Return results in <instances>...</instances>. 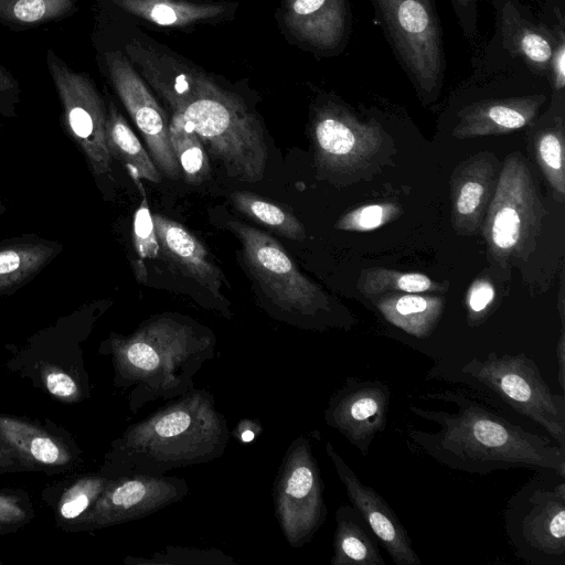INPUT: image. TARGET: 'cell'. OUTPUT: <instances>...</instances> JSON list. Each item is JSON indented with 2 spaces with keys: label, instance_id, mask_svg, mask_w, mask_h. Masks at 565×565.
<instances>
[{
  "label": "cell",
  "instance_id": "1",
  "mask_svg": "<svg viewBox=\"0 0 565 565\" xmlns=\"http://www.w3.org/2000/svg\"><path fill=\"white\" fill-rule=\"evenodd\" d=\"M127 57L148 86L201 140L226 173L263 180L268 159L263 126L245 102L204 70L146 38H134Z\"/></svg>",
  "mask_w": 565,
  "mask_h": 565
},
{
  "label": "cell",
  "instance_id": "2",
  "mask_svg": "<svg viewBox=\"0 0 565 565\" xmlns=\"http://www.w3.org/2000/svg\"><path fill=\"white\" fill-rule=\"evenodd\" d=\"M418 398L451 404L454 409L408 406L412 414L437 427L433 431L406 427V444L413 452L471 475L521 468L552 470L565 477V448L514 424L478 393L456 387Z\"/></svg>",
  "mask_w": 565,
  "mask_h": 565
},
{
  "label": "cell",
  "instance_id": "3",
  "mask_svg": "<svg viewBox=\"0 0 565 565\" xmlns=\"http://www.w3.org/2000/svg\"><path fill=\"white\" fill-rule=\"evenodd\" d=\"M230 436L214 396L193 387L128 426L110 443L99 469L108 476L167 475L218 459Z\"/></svg>",
  "mask_w": 565,
  "mask_h": 565
},
{
  "label": "cell",
  "instance_id": "4",
  "mask_svg": "<svg viewBox=\"0 0 565 565\" xmlns=\"http://www.w3.org/2000/svg\"><path fill=\"white\" fill-rule=\"evenodd\" d=\"M213 332L191 320L160 316L128 335L110 333L99 353L110 359L114 386L128 392V408L179 397L194 387V375L213 359Z\"/></svg>",
  "mask_w": 565,
  "mask_h": 565
},
{
  "label": "cell",
  "instance_id": "5",
  "mask_svg": "<svg viewBox=\"0 0 565 565\" xmlns=\"http://www.w3.org/2000/svg\"><path fill=\"white\" fill-rule=\"evenodd\" d=\"M428 377L458 383L502 402L541 426L565 448V398L551 391L535 361L524 353L491 352L484 359L471 358L458 367L436 364Z\"/></svg>",
  "mask_w": 565,
  "mask_h": 565
},
{
  "label": "cell",
  "instance_id": "6",
  "mask_svg": "<svg viewBox=\"0 0 565 565\" xmlns=\"http://www.w3.org/2000/svg\"><path fill=\"white\" fill-rule=\"evenodd\" d=\"M505 534L514 555L530 565H565V477L535 471L507 501Z\"/></svg>",
  "mask_w": 565,
  "mask_h": 565
},
{
  "label": "cell",
  "instance_id": "7",
  "mask_svg": "<svg viewBox=\"0 0 565 565\" xmlns=\"http://www.w3.org/2000/svg\"><path fill=\"white\" fill-rule=\"evenodd\" d=\"M376 18L397 61L422 95L443 86L445 50L431 0H372Z\"/></svg>",
  "mask_w": 565,
  "mask_h": 565
},
{
  "label": "cell",
  "instance_id": "8",
  "mask_svg": "<svg viewBox=\"0 0 565 565\" xmlns=\"http://www.w3.org/2000/svg\"><path fill=\"white\" fill-rule=\"evenodd\" d=\"M323 490L311 440L300 434L287 447L273 483L274 513L292 548L309 543L324 523Z\"/></svg>",
  "mask_w": 565,
  "mask_h": 565
},
{
  "label": "cell",
  "instance_id": "9",
  "mask_svg": "<svg viewBox=\"0 0 565 565\" xmlns=\"http://www.w3.org/2000/svg\"><path fill=\"white\" fill-rule=\"evenodd\" d=\"M226 226L238 237L248 270L276 307L300 317L330 310L326 296L298 270L273 236L238 221Z\"/></svg>",
  "mask_w": 565,
  "mask_h": 565
},
{
  "label": "cell",
  "instance_id": "10",
  "mask_svg": "<svg viewBox=\"0 0 565 565\" xmlns=\"http://www.w3.org/2000/svg\"><path fill=\"white\" fill-rule=\"evenodd\" d=\"M189 492L188 482L177 476H111L97 501L67 532H93L137 521L180 502Z\"/></svg>",
  "mask_w": 565,
  "mask_h": 565
},
{
  "label": "cell",
  "instance_id": "11",
  "mask_svg": "<svg viewBox=\"0 0 565 565\" xmlns=\"http://www.w3.org/2000/svg\"><path fill=\"white\" fill-rule=\"evenodd\" d=\"M0 446L12 451L26 471L68 475L83 465V451L72 434L49 419L0 414Z\"/></svg>",
  "mask_w": 565,
  "mask_h": 565
},
{
  "label": "cell",
  "instance_id": "12",
  "mask_svg": "<svg viewBox=\"0 0 565 565\" xmlns=\"http://www.w3.org/2000/svg\"><path fill=\"white\" fill-rule=\"evenodd\" d=\"M391 387L381 380L347 377L331 394L323 411L330 428L366 456L377 434L385 430Z\"/></svg>",
  "mask_w": 565,
  "mask_h": 565
},
{
  "label": "cell",
  "instance_id": "13",
  "mask_svg": "<svg viewBox=\"0 0 565 565\" xmlns=\"http://www.w3.org/2000/svg\"><path fill=\"white\" fill-rule=\"evenodd\" d=\"M106 64L114 89L143 137L154 164L169 179H178L181 170L169 139V119L152 89L122 53L107 54Z\"/></svg>",
  "mask_w": 565,
  "mask_h": 565
},
{
  "label": "cell",
  "instance_id": "14",
  "mask_svg": "<svg viewBox=\"0 0 565 565\" xmlns=\"http://www.w3.org/2000/svg\"><path fill=\"white\" fill-rule=\"evenodd\" d=\"M55 83L64 106L67 128L84 152L92 171H110L111 156L106 141L107 111L89 81L66 70H54Z\"/></svg>",
  "mask_w": 565,
  "mask_h": 565
},
{
  "label": "cell",
  "instance_id": "15",
  "mask_svg": "<svg viewBox=\"0 0 565 565\" xmlns=\"http://www.w3.org/2000/svg\"><path fill=\"white\" fill-rule=\"evenodd\" d=\"M326 455L345 489L351 505L361 514L381 546L395 565H420L411 536L399 518L371 486L365 484L338 452L331 441L326 443Z\"/></svg>",
  "mask_w": 565,
  "mask_h": 565
},
{
  "label": "cell",
  "instance_id": "16",
  "mask_svg": "<svg viewBox=\"0 0 565 565\" xmlns=\"http://www.w3.org/2000/svg\"><path fill=\"white\" fill-rule=\"evenodd\" d=\"M282 18L289 33L321 51L342 44L350 29L347 0H286Z\"/></svg>",
  "mask_w": 565,
  "mask_h": 565
},
{
  "label": "cell",
  "instance_id": "17",
  "mask_svg": "<svg viewBox=\"0 0 565 565\" xmlns=\"http://www.w3.org/2000/svg\"><path fill=\"white\" fill-rule=\"evenodd\" d=\"M156 236L162 254L186 276L207 289L216 299L221 294L224 276L210 258L205 246L184 226L163 216H152Z\"/></svg>",
  "mask_w": 565,
  "mask_h": 565
},
{
  "label": "cell",
  "instance_id": "18",
  "mask_svg": "<svg viewBox=\"0 0 565 565\" xmlns=\"http://www.w3.org/2000/svg\"><path fill=\"white\" fill-rule=\"evenodd\" d=\"M119 9L150 24L184 29L224 20L234 9L230 2L198 0H111Z\"/></svg>",
  "mask_w": 565,
  "mask_h": 565
},
{
  "label": "cell",
  "instance_id": "19",
  "mask_svg": "<svg viewBox=\"0 0 565 565\" xmlns=\"http://www.w3.org/2000/svg\"><path fill=\"white\" fill-rule=\"evenodd\" d=\"M111 476L100 469L72 472L42 490V500L51 509L55 525L67 532L97 501Z\"/></svg>",
  "mask_w": 565,
  "mask_h": 565
},
{
  "label": "cell",
  "instance_id": "20",
  "mask_svg": "<svg viewBox=\"0 0 565 565\" xmlns=\"http://www.w3.org/2000/svg\"><path fill=\"white\" fill-rule=\"evenodd\" d=\"M334 520L331 565H386L376 537L351 504H341Z\"/></svg>",
  "mask_w": 565,
  "mask_h": 565
},
{
  "label": "cell",
  "instance_id": "21",
  "mask_svg": "<svg viewBox=\"0 0 565 565\" xmlns=\"http://www.w3.org/2000/svg\"><path fill=\"white\" fill-rule=\"evenodd\" d=\"M106 141L110 156L120 160L136 181H160L161 175L152 158L113 103L107 111Z\"/></svg>",
  "mask_w": 565,
  "mask_h": 565
},
{
  "label": "cell",
  "instance_id": "22",
  "mask_svg": "<svg viewBox=\"0 0 565 565\" xmlns=\"http://www.w3.org/2000/svg\"><path fill=\"white\" fill-rule=\"evenodd\" d=\"M313 139L322 162L342 159L355 147L356 134L353 121L339 107H323L315 117Z\"/></svg>",
  "mask_w": 565,
  "mask_h": 565
},
{
  "label": "cell",
  "instance_id": "23",
  "mask_svg": "<svg viewBox=\"0 0 565 565\" xmlns=\"http://www.w3.org/2000/svg\"><path fill=\"white\" fill-rule=\"evenodd\" d=\"M169 139L181 172L188 183L201 184L210 177V161L199 137L172 113Z\"/></svg>",
  "mask_w": 565,
  "mask_h": 565
},
{
  "label": "cell",
  "instance_id": "24",
  "mask_svg": "<svg viewBox=\"0 0 565 565\" xmlns=\"http://www.w3.org/2000/svg\"><path fill=\"white\" fill-rule=\"evenodd\" d=\"M235 207L257 223L290 239L305 238V230L299 220L288 210L245 191L231 193Z\"/></svg>",
  "mask_w": 565,
  "mask_h": 565
},
{
  "label": "cell",
  "instance_id": "25",
  "mask_svg": "<svg viewBox=\"0 0 565 565\" xmlns=\"http://www.w3.org/2000/svg\"><path fill=\"white\" fill-rule=\"evenodd\" d=\"M54 248L43 243L15 244L0 249V291L14 287L40 270Z\"/></svg>",
  "mask_w": 565,
  "mask_h": 565
},
{
  "label": "cell",
  "instance_id": "26",
  "mask_svg": "<svg viewBox=\"0 0 565 565\" xmlns=\"http://www.w3.org/2000/svg\"><path fill=\"white\" fill-rule=\"evenodd\" d=\"M381 310L390 322L417 338H425L431 332L439 315L437 303L414 295H405L393 302L382 303Z\"/></svg>",
  "mask_w": 565,
  "mask_h": 565
},
{
  "label": "cell",
  "instance_id": "27",
  "mask_svg": "<svg viewBox=\"0 0 565 565\" xmlns=\"http://www.w3.org/2000/svg\"><path fill=\"white\" fill-rule=\"evenodd\" d=\"M508 26L512 46L529 66L539 73H548L555 49L552 39L539 28L524 25L519 21L512 25L509 23Z\"/></svg>",
  "mask_w": 565,
  "mask_h": 565
},
{
  "label": "cell",
  "instance_id": "28",
  "mask_svg": "<svg viewBox=\"0 0 565 565\" xmlns=\"http://www.w3.org/2000/svg\"><path fill=\"white\" fill-rule=\"evenodd\" d=\"M535 102L532 98H525L482 103L470 111L468 119L473 122L489 121L504 129L522 128L533 115Z\"/></svg>",
  "mask_w": 565,
  "mask_h": 565
},
{
  "label": "cell",
  "instance_id": "29",
  "mask_svg": "<svg viewBox=\"0 0 565 565\" xmlns=\"http://www.w3.org/2000/svg\"><path fill=\"white\" fill-rule=\"evenodd\" d=\"M127 564L233 565L235 561L218 548L167 546L149 558L127 556Z\"/></svg>",
  "mask_w": 565,
  "mask_h": 565
},
{
  "label": "cell",
  "instance_id": "30",
  "mask_svg": "<svg viewBox=\"0 0 565 565\" xmlns=\"http://www.w3.org/2000/svg\"><path fill=\"white\" fill-rule=\"evenodd\" d=\"M35 516L30 494L23 489H0V535L18 532Z\"/></svg>",
  "mask_w": 565,
  "mask_h": 565
},
{
  "label": "cell",
  "instance_id": "31",
  "mask_svg": "<svg viewBox=\"0 0 565 565\" xmlns=\"http://www.w3.org/2000/svg\"><path fill=\"white\" fill-rule=\"evenodd\" d=\"M134 243L138 255L142 258H154L160 250L152 215L146 199L141 201L135 213Z\"/></svg>",
  "mask_w": 565,
  "mask_h": 565
},
{
  "label": "cell",
  "instance_id": "32",
  "mask_svg": "<svg viewBox=\"0 0 565 565\" xmlns=\"http://www.w3.org/2000/svg\"><path fill=\"white\" fill-rule=\"evenodd\" d=\"M521 220L519 213L510 206L502 207L492 223V241L501 249L512 247L520 236Z\"/></svg>",
  "mask_w": 565,
  "mask_h": 565
},
{
  "label": "cell",
  "instance_id": "33",
  "mask_svg": "<svg viewBox=\"0 0 565 565\" xmlns=\"http://www.w3.org/2000/svg\"><path fill=\"white\" fill-rule=\"evenodd\" d=\"M465 35L472 39L477 30V0H451Z\"/></svg>",
  "mask_w": 565,
  "mask_h": 565
},
{
  "label": "cell",
  "instance_id": "34",
  "mask_svg": "<svg viewBox=\"0 0 565 565\" xmlns=\"http://www.w3.org/2000/svg\"><path fill=\"white\" fill-rule=\"evenodd\" d=\"M540 154L552 170L561 171L563 166L562 145L554 134L545 135L540 142Z\"/></svg>",
  "mask_w": 565,
  "mask_h": 565
},
{
  "label": "cell",
  "instance_id": "35",
  "mask_svg": "<svg viewBox=\"0 0 565 565\" xmlns=\"http://www.w3.org/2000/svg\"><path fill=\"white\" fill-rule=\"evenodd\" d=\"M49 7L46 0H18L13 14L20 21L34 22L46 15Z\"/></svg>",
  "mask_w": 565,
  "mask_h": 565
},
{
  "label": "cell",
  "instance_id": "36",
  "mask_svg": "<svg viewBox=\"0 0 565 565\" xmlns=\"http://www.w3.org/2000/svg\"><path fill=\"white\" fill-rule=\"evenodd\" d=\"M383 220V209L380 205H370L365 206L355 213L353 216H350L344 222L342 227H345L349 224H353L354 226H359L362 230H370L377 227Z\"/></svg>",
  "mask_w": 565,
  "mask_h": 565
},
{
  "label": "cell",
  "instance_id": "37",
  "mask_svg": "<svg viewBox=\"0 0 565 565\" xmlns=\"http://www.w3.org/2000/svg\"><path fill=\"white\" fill-rule=\"evenodd\" d=\"M483 194V188L478 182H467L460 191L457 210L460 214L472 213L479 205Z\"/></svg>",
  "mask_w": 565,
  "mask_h": 565
},
{
  "label": "cell",
  "instance_id": "38",
  "mask_svg": "<svg viewBox=\"0 0 565 565\" xmlns=\"http://www.w3.org/2000/svg\"><path fill=\"white\" fill-rule=\"evenodd\" d=\"M550 73L555 89H563L565 86V41L563 34L556 42L551 60Z\"/></svg>",
  "mask_w": 565,
  "mask_h": 565
},
{
  "label": "cell",
  "instance_id": "39",
  "mask_svg": "<svg viewBox=\"0 0 565 565\" xmlns=\"http://www.w3.org/2000/svg\"><path fill=\"white\" fill-rule=\"evenodd\" d=\"M494 291L491 285L487 282L478 284L471 291L469 297V307L472 312L483 311L492 301Z\"/></svg>",
  "mask_w": 565,
  "mask_h": 565
},
{
  "label": "cell",
  "instance_id": "40",
  "mask_svg": "<svg viewBox=\"0 0 565 565\" xmlns=\"http://www.w3.org/2000/svg\"><path fill=\"white\" fill-rule=\"evenodd\" d=\"M397 286L407 292H420L431 286L430 279L422 274H406L398 278Z\"/></svg>",
  "mask_w": 565,
  "mask_h": 565
},
{
  "label": "cell",
  "instance_id": "41",
  "mask_svg": "<svg viewBox=\"0 0 565 565\" xmlns=\"http://www.w3.org/2000/svg\"><path fill=\"white\" fill-rule=\"evenodd\" d=\"M18 457L8 448L0 446V475L25 472Z\"/></svg>",
  "mask_w": 565,
  "mask_h": 565
},
{
  "label": "cell",
  "instance_id": "42",
  "mask_svg": "<svg viewBox=\"0 0 565 565\" xmlns=\"http://www.w3.org/2000/svg\"><path fill=\"white\" fill-rule=\"evenodd\" d=\"M260 430L262 427L257 423L250 419H244L238 423L233 433L238 436L242 443H252Z\"/></svg>",
  "mask_w": 565,
  "mask_h": 565
},
{
  "label": "cell",
  "instance_id": "43",
  "mask_svg": "<svg viewBox=\"0 0 565 565\" xmlns=\"http://www.w3.org/2000/svg\"><path fill=\"white\" fill-rule=\"evenodd\" d=\"M557 380L561 388L565 390V339L562 332L556 347Z\"/></svg>",
  "mask_w": 565,
  "mask_h": 565
},
{
  "label": "cell",
  "instance_id": "44",
  "mask_svg": "<svg viewBox=\"0 0 565 565\" xmlns=\"http://www.w3.org/2000/svg\"><path fill=\"white\" fill-rule=\"evenodd\" d=\"M0 564H2V562H0Z\"/></svg>",
  "mask_w": 565,
  "mask_h": 565
}]
</instances>
